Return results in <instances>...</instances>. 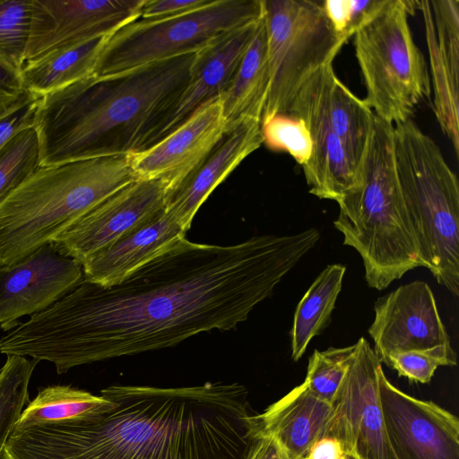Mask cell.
<instances>
[{
  "mask_svg": "<svg viewBox=\"0 0 459 459\" xmlns=\"http://www.w3.org/2000/svg\"><path fill=\"white\" fill-rule=\"evenodd\" d=\"M262 14L263 0H212L175 17L138 18L106 38L93 75L108 76L196 53L222 34Z\"/></svg>",
  "mask_w": 459,
  "mask_h": 459,
  "instance_id": "cell-8",
  "label": "cell"
},
{
  "mask_svg": "<svg viewBox=\"0 0 459 459\" xmlns=\"http://www.w3.org/2000/svg\"><path fill=\"white\" fill-rule=\"evenodd\" d=\"M418 3L387 0L353 35L367 92L364 100L377 117L392 125L410 119L430 97L429 72L408 22Z\"/></svg>",
  "mask_w": 459,
  "mask_h": 459,
  "instance_id": "cell-7",
  "label": "cell"
},
{
  "mask_svg": "<svg viewBox=\"0 0 459 459\" xmlns=\"http://www.w3.org/2000/svg\"><path fill=\"white\" fill-rule=\"evenodd\" d=\"M385 426L397 459H459V420L431 401L411 396L377 368Z\"/></svg>",
  "mask_w": 459,
  "mask_h": 459,
  "instance_id": "cell-12",
  "label": "cell"
},
{
  "mask_svg": "<svg viewBox=\"0 0 459 459\" xmlns=\"http://www.w3.org/2000/svg\"><path fill=\"white\" fill-rule=\"evenodd\" d=\"M31 3L32 0H0V71L18 84L29 37Z\"/></svg>",
  "mask_w": 459,
  "mask_h": 459,
  "instance_id": "cell-29",
  "label": "cell"
},
{
  "mask_svg": "<svg viewBox=\"0 0 459 459\" xmlns=\"http://www.w3.org/2000/svg\"><path fill=\"white\" fill-rule=\"evenodd\" d=\"M368 328L374 351L382 363L392 354L451 346L429 284L415 281L380 297Z\"/></svg>",
  "mask_w": 459,
  "mask_h": 459,
  "instance_id": "cell-17",
  "label": "cell"
},
{
  "mask_svg": "<svg viewBox=\"0 0 459 459\" xmlns=\"http://www.w3.org/2000/svg\"><path fill=\"white\" fill-rule=\"evenodd\" d=\"M244 459H290L280 443L271 435L258 430Z\"/></svg>",
  "mask_w": 459,
  "mask_h": 459,
  "instance_id": "cell-37",
  "label": "cell"
},
{
  "mask_svg": "<svg viewBox=\"0 0 459 459\" xmlns=\"http://www.w3.org/2000/svg\"><path fill=\"white\" fill-rule=\"evenodd\" d=\"M259 19L222 34L195 54L188 83L157 142L201 105L222 93L239 65Z\"/></svg>",
  "mask_w": 459,
  "mask_h": 459,
  "instance_id": "cell-20",
  "label": "cell"
},
{
  "mask_svg": "<svg viewBox=\"0 0 459 459\" xmlns=\"http://www.w3.org/2000/svg\"><path fill=\"white\" fill-rule=\"evenodd\" d=\"M39 361L8 355L0 368V459L4 445L26 404L29 385Z\"/></svg>",
  "mask_w": 459,
  "mask_h": 459,
  "instance_id": "cell-28",
  "label": "cell"
},
{
  "mask_svg": "<svg viewBox=\"0 0 459 459\" xmlns=\"http://www.w3.org/2000/svg\"><path fill=\"white\" fill-rule=\"evenodd\" d=\"M357 344L315 350L308 359L304 385L313 394L333 403L340 385L352 363Z\"/></svg>",
  "mask_w": 459,
  "mask_h": 459,
  "instance_id": "cell-30",
  "label": "cell"
},
{
  "mask_svg": "<svg viewBox=\"0 0 459 459\" xmlns=\"http://www.w3.org/2000/svg\"><path fill=\"white\" fill-rule=\"evenodd\" d=\"M89 420L13 430L1 459H244L257 430L247 388L114 385Z\"/></svg>",
  "mask_w": 459,
  "mask_h": 459,
  "instance_id": "cell-2",
  "label": "cell"
},
{
  "mask_svg": "<svg viewBox=\"0 0 459 459\" xmlns=\"http://www.w3.org/2000/svg\"><path fill=\"white\" fill-rule=\"evenodd\" d=\"M261 135L267 148L288 152L301 167L311 156V136L302 118L286 115L264 118Z\"/></svg>",
  "mask_w": 459,
  "mask_h": 459,
  "instance_id": "cell-32",
  "label": "cell"
},
{
  "mask_svg": "<svg viewBox=\"0 0 459 459\" xmlns=\"http://www.w3.org/2000/svg\"><path fill=\"white\" fill-rule=\"evenodd\" d=\"M332 416L333 405L302 383L256 418L258 430L273 436L290 459H304L312 445L327 435Z\"/></svg>",
  "mask_w": 459,
  "mask_h": 459,
  "instance_id": "cell-22",
  "label": "cell"
},
{
  "mask_svg": "<svg viewBox=\"0 0 459 459\" xmlns=\"http://www.w3.org/2000/svg\"><path fill=\"white\" fill-rule=\"evenodd\" d=\"M348 459H353V458L350 456Z\"/></svg>",
  "mask_w": 459,
  "mask_h": 459,
  "instance_id": "cell-40",
  "label": "cell"
},
{
  "mask_svg": "<svg viewBox=\"0 0 459 459\" xmlns=\"http://www.w3.org/2000/svg\"><path fill=\"white\" fill-rule=\"evenodd\" d=\"M345 272L346 266L342 264L327 265L298 303L290 333L294 361L303 356L310 341L329 325Z\"/></svg>",
  "mask_w": 459,
  "mask_h": 459,
  "instance_id": "cell-26",
  "label": "cell"
},
{
  "mask_svg": "<svg viewBox=\"0 0 459 459\" xmlns=\"http://www.w3.org/2000/svg\"><path fill=\"white\" fill-rule=\"evenodd\" d=\"M396 170L421 258L459 294V185L436 142L411 119L394 125Z\"/></svg>",
  "mask_w": 459,
  "mask_h": 459,
  "instance_id": "cell-6",
  "label": "cell"
},
{
  "mask_svg": "<svg viewBox=\"0 0 459 459\" xmlns=\"http://www.w3.org/2000/svg\"><path fill=\"white\" fill-rule=\"evenodd\" d=\"M333 71L332 63L312 75L298 92L288 116L302 118L310 133L311 156L302 166L309 193L338 203L360 182L329 124L327 90Z\"/></svg>",
  "mask_w": 459,
  "mask_h": 459,
  "instance_id": "cell-13",
  "label": "cell"
},
{
  "mask_svg": "<svg viewBox=\"0 0 459 459\" xmlns=\"http://www.w3.org/2000/svg\"><path fill=\"white\" fill-rule=\"evenodd\" d=\"M430 60L433 108L459 153V0L419 1Z\"/></svg>",
  "mask_w": 459,
  "mask_h": 459,
  "instance_id": "cell-18",
  "label": "cell"
},
{
  "mask_svg": "<svg viewBox=\"0 0 459 459\" xmlns=\"http://www.w3.org/2000/svg\"><path fill=\"white\" fill-rule=\"evenodd\" d=\"M270 86L266 29L263 15L239 65L220 95L227 132L245 120L261 122Z\"/></svg>",
  "mask_w": 459,
  "mask_h": 459,
  "instance_id": "cell-23",
  "label": "cell"
},
{
  "mask_svg": "<svg viewBox=\"0 0 459 459\" xmlns=\"http://www.w3.org/2000/svg\"><path fill=\"white\" fill-rule=\"evenodd\" d=\"M327 113L330 126L358 174L373 130L375 114L364 100L339 80L334 71L328 82Z\"/></svg>",
  "mask_w": 459,
  "mask_h": 459,
  "instance_id": "cell-27",
  "label": "cell"
},
{
  "mask_svg": "<svg viewBox=\"0 0 459 459\" xmlns=\"http://www.w3.org/2000/svg\"><path fill=\"white\" fill-rule=\"evenodd\" d=\"M136 179L128 155L39 166L0 200V265L53 243Z\"/></svg>",
  "mask_w": 459,
  "mask_h": 459,
  "instance_id": "cell-4",
  "label": "cell"
},
{
  "mask_svg": "<svg viewBox=\"0 0 459 459\" xmlns=\"http://www.w3.org/2000/svg\"><path fill=\"white\" fill-rule=\"evenodd\" d=\"M144 0H32L24 62L53 49L108 37L138 19Z\"/></svg>",
  "mask_w": 459,
  "mask_h": 459,
  "instance_id": "cell-11",
  "label": "cell"
},
{
  "mask_svg": "<svg viewBox=\"0 0 459 459\" xmlns=\"http://www.w3.org/2000/svg\"><path fill=\"white\" fill-rule=\"evenodd\" d=\"M320 238L315 228L230 246L186 238L118 283L84 278L0 338V352L52 363L58 374L93 362L230 330L270 297Z\"/></svg>",
  "mask_w": 459,
  "mask_h": 459,
  "instance_id": "cell-1",
  "label": "cell"
},
{
  "mask_svg": "<svg viewBox=\"0 0 459 459\" xmlns=\"http://www.w3.org/2000/svg\"><path fill=\"white\" fill-rule=\"evenodd\" d=\"M167 185L136 179L120 188L58 237L53 244L82 263L165 207Z\"/></svg>",
  "mask_w": 459,
  "mask_h": 459,
  "instance_id": "cell-16",
  "label": "cell"
},
{
  "mask_svg": "<svg viewBox=\"0 0 459 459\" xmlns=\"http://www.w3.org/2000/svg\"><path fill=\"white\" fill-rule=\"evenodd\" d=\"M39 99L22 89L0 105V151L19 133L34 126Z\"/></svg>",
  "mask_w": 459,
  "mask_h": 459,
  "instance_id": "cell-35",
  "label": "cell"
},
{
  "mask_svg": "<svg viewBox=\"0 0 459 459\" xmlns=\"http://www.w3.org/2000/svg\"><path fill=\"white\" fill-rule=\"evenodd\" d=\"M106 38L63 46L25 61L18 82L21 89L42 97L93 75Z\"/></svg>",
  "mask_w": 459,
  "mask_h": 459,
  "instance_id": "cell-24",
  "label": "cell"
},
{
  "mask_svg": "<svg viewBox=\"0 0 459 459\" xmlns=\"http://www.w3.org/2000/svg\"><path fill=\"white\" fill-rule=\"evenodd\" d=\"M114 404L110 398L70 385L41 387L23 408L13 430L37 425L89 420L108 411Z\"/></svg>",
  "mask_w": 459,
  "mask_h": 459,
  "instance_id": "cell-25",
  "label": "cell"
},
{
  "mask_svg": "<svg viewBox=\"0 0 459 459\" xmlns=\"http://www.w3.org/2000/svg\"><path fill=\"white\" fill-rule=\"evenodd\" d=\"M358 176L359 186L337 203L333 226L360 255L368 285L383 290L425 264L399 184L394 125L376 115Z\"/></svg>",
  "mask_w": 459,
  "mask_h": 459,
  "instance_id": "cell-5",
  "label": "cell"
},
{
  "mask_svg": "<svg viewBox=\"0 0 459 459\" xmlns=\"http://www.w3.org/2000/svg\"><path fill=\"white\" fill-rule=\"evenodd\" d=\"M263 144L261 122L245 120L228 132L205 161L166 199L165 210L186 231L213 190Z\"/></svg>",
  "mask_w": 459,
  "mask_h": 459,
  "instance_id": "cell-21",
  "label": "cell"
},
{
  "mask_svg": "<svg viewBox=\"0 0 459 459\" xmlns=\"http://www.w3.org/2000/svg\"><path fill=\"white\" fill-rule=\"evenodd\" d=\"M227 133L218 96L152 145L129 154L131 166L138 179L160 180L169 194L205 161Z\"/></svg>",
  "mask_w": 459,
  "mask_h": 459,
  "instance_id": "cell-15",
  "label": "cell"
},
{
  "mask_svg": "<svg viewBox=\"0 0 459 459\" xmlns=\"http://www.w3.org/2000/svg\"><path fill=\"white\" fill-rule=\"evenodd\" d=\"M39 166V141L33 126L19 133L0 151V200Z\"/></svg>",
  "mask_w": 459,
  "mask_h": 459,
  "instance_id": "cell-31",
  "label": "cell"
},
{
  "mask_svg": "<svg viewBox=\"0 0 459 459\" xmlns=\"http://www.w3.org/2000/svg\"><path fill=\"white\" fill-rule=\"evenodd\" d=\"M195 54L91 75L40 97L39 166L129 155L155 143L188 83Z\"/></svg>",
  "mask_w": 459,
  "mask_h": 459,
  "instance_id": "cell-3",
  "label": "cell"
},
{
  "mask_svg": "<svg viewBox=\"0 0 459 459\" xmlns=\"http://www.w3.org/2000/svg\"><path fill=\"white\" fill-rule=\"evenodd\" d=\"M22 91L19 84L0 71V105Z\"/></svg>",
  "mask_w": 459,
  "mask_h": 459,
  "instance_id": "cell-39",
  "label": "cell"
},
{
  "mask_svg": "<svg viewBox=\"0 0 459 459\" xmlns=\"http://www.w3.org/2000/svg\"><path fill=\"white\" fill-rule=\"evenodd\" d=\"M387 0H325L324 13L333 31L346 41L369 21Z\"/></svg>",
  "mask_w": 459,
  "mask_h": 459,
  "instance_id": "cell-34",
  "label": "cell"
},
{
  "mask_svg": "<svg viewBox=\"0 0 459 459\" xmlns=\"http://www.w3.org/2000/svg\"><path fill=\"white\" fill-rule=\"evenodd\" d=\"M355 358L335 394L328 437L340 440L353 459H397L381 406L377 368L369 342L360 337Z\"/></svg>",
  "mask_w": 459,
  "mask_h": 459,
  "instance_id": "cell-10",
  "label": "cell"
},
{
  "mask_svg": "<svg viewBox=\"0 0 459 459\" xmlns=\"http://www.w3.org/2000/svg\"><path fill=\"white\" fill-rule=\"evenodd\" d=\"M383 363L394 369L400 377L426 384L430 382L438 367L455 366L457 357L452 346H437L394 353Z\"/></svg>",
  "mask_w": 459,
  "mask_h": 459,
  "instance_id": "cell-33",
  "label": "cell"
},
{
  "mask_svg": "<svg viewBox=\"0 0 459 459\" xmlns=\"http://www.w3.org/2000/svg\"><path fill=\"white\" fill-rule=\"evenodd\" d=\"M349 457L340 440L325 436L312 445L304 459H348Z\"/></svg>",
  "mask_w": 459,
  "mask_h": 459,
  "instance_id": "cell-38",
  "label": "cell"
},
{
  "mask_svg": "<svg viewBox=\"0 0 459 459\" xmlns=\"http://www.w3.org/2000/svg\"><path fill=\"white\" fill-rule=\"evenodd\" d=\"M82 279V264L53 243L0 265V328L8 332L20 324V318L46 310Z\"/></svg>",
  "mask_w": 459,
  "mask_h": 459,
  "instance_id": "cell-14",
  "label": "cell"
},
{
  "mask_svg": "<svg viewBox=\"0 0 459 459\" xmlns=\"http://www.w3.org/2000/svg\"><path fill=\"white\" fill-rule=\"evenodd\" d=\"M212 0H144L140 19L158 20L178 16L197 10Z\"/></svg>",
  "mask_w": 459,
  "mask_h": 459,
  "instance_id": "cell-36",
  "label": "cell"
},
{
  "mask_svg": "<svg viewBox=\"0 0 459 459\" xmlns=\"http://www.w3.org/2000/svg\"><path fill=\"white\" fill-rule=\"evenodd\" d=\"M165 207L82 263L83 278L100 286L120 282L186 238Z\"/></svg>",
  "mask_w": 459,
  "mask_h": 459,
  "instance_id": "cell-19",
  "label": "cell"
},
{
  "mask_svg": "<svg viewBox=\"0 0 459 459\" xmlns=\"http://www.w3.org/2000/svg\"><path fill=\"white\" fill-rule=\"evenodd\" d=\"M269 93L264 118L288 116L302 86L332 64L346 40L331 27L314 0H263Z\"/></svg>",
  "mask_w": 459,
  "mask_h": 459,
  "instance_id": "cell-9",
  "label": "cell"
}]
</instances>
